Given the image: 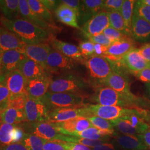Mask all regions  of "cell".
<instances>
[{
    "mask_svg": "<svg viewBox=\"0 0 150 150\" xmlns=\"http://www.w3.org/2000/svg\"><path fill=\"white\" fill-rule=\"evenodd\" d=\"M93 101L104 106H118L125 108H142L150 109V100L144 97L137 96L132 92H118L107 86L97 88L93 96Z\"/></svg>",
    "mask_w": 150,
    "mask_h": 150,
    "instance_id": "6da1fadb",
    "label": "cell"
},
{
    "mask_svg": "<svg viewBox=\"0 0 150 150\" xmlns=\"http://www.w3.org/2000/svg\"><path fill=\"white\" fill-rule=\"evenodd\" d=\"M0 22L4 28L15 33L27 45L47 42L53 35L52 33L22 18L10 20L0 17Z\"/></svg>",
    "mask_w": 150,
    "mask_h": 150,
    "instance_id": "7a4b0ae2",
    "label": "cell"
},
{
    "mask_svg": "<svg viewBox=\"0 0 150 150\" xmlns=\"http://www.w3.org/2000/svg\"><path fill=\"white\" fill-rule=\"evenodd\" d=\"M111 122L122 134H142L150 128V111L142 108H130L127 115Z\"/></svg>",
    "mask_w": 150,
    "mask_h": 150,
    "instance_id": "3957f363",
    "label": "cell"
},
{
    "mask_svg": "<svg viewBox=\"0 0 150 150\" xmlns=\"http://www.w3.org/2000/svg\"><path fill=\"white\" fill-rule=\"evenodd\" d=\"M40 99L45 104L50 112L60 108L82 107L88 105L85 103V97L81 93L47 92Z\"/></svg>",
    "mask_w": 150,
    "mask_h": 150,
    "instance_id": "277c9868",
    "label": "cell"
},
{
    "mask_svg": "<svg viewBox=\"0 0 150 150\" xmlns=\"http://www.w3.org/2000/svg\"><path fill=\"white\" fill-rule=\"evenodd\" d=\"M86 87V83L81 78L71 74H66L52 79L48 92L53 93H74L80 92Z\"/></svg>",
    "mask_w": 150,
    "mask_h": 150,
    "instance_id": "5b68a950",
    "label": "cell"
},
{
    "mask_svg": "<svg viewBox=\"0 0 150 150\" xmlns=\"http://www.w3.org/2000/svg\"><path fill=\"white\" fill-rule=\"evenodd\" d=\"M85 64L92 79L101 83L114 71L110 62L106 57L96 54L87 58Z\"/></svg>",
    "mask_w": 150,
    "mask_h": 150,
    "instance_id": "8992f818",
    "label": "cell"
},
{
    "mask_svg": "<svg viewBox=\"0 0 150 150\" xmlns=\"http://www.w3.org/2000/svg\"><path fill=\"white\" fill-rule=\"evenodd\" d=\"M21 124L26 133L35 135L46 141L61 140L63 135L54 123L45 121L33 123L25 122Z\"/></svg>",
    "mask_w": 150,
    "mask_h": 150,
    "instance_id": "52a82bcc",
    "label": "cell"
},
{
    "mask_svg": "<svg viewBox=\"0 0 150 150\" xmlns=\"http://www.w3.org/2000/svg\"><path fill=\"white\" fill-rule=\"evenodd\" d=\"M75 61L54 48L48 55L46 70L49 74H69L75 67Z\"/></svg>",
    "mask_w": 150,
    "mask_h": 150,
    "instance_id": "ba28073f",
    "label": "cell"
},
{
    "mask_svg": "<svg viewBox=\"0 0 150 150\" xmlns=\"http://www.w3.org/2000/svg\"><path fill=\"white\" fill-rule=\"evenodd\" d=\"M24 110L27 122L33 123L48 121L50 111L40 99L28 97Z\"/></svg>",
    "mask_w": 150,
    "mask_h": 150,
    "instance_id": "9c48e42d",
    "label": "cell"
},
{
    "mask_svg": "<svg viewBox=\"0 0 150 150\" xmlns=\"http://www.w3.org/2000/svg\"><path fill=\"white\" fill-rule=\"evenodd\" d=\"M90 116H97L108 121H114L122 117L129 113L130 108L118 106H104L88 105L87 106Z\"/></svg>",
    "mask_w": 150,
    "mask_h": 150,
    "instance_id": "30bf717a",
    "label": "cell"
},
{
    "mask_svg": "<svg viewBox=\"0 0 150 150\" xmlns=\"http://www.w3.org/2000/svg\"><path fill=\"white\" fill-rule=\"evenodd\" d=\"M2 82L10 91V98L23 94L28 95L27 80L18 69L4 75Z\"/></svg>",
    "mask_w": 150,
    "mask_h": 150,
    "instance_id": "8fae6325",
    "label": "cell"
},
{
    "mask_svg": "<svg viewBox=\"0 0 150 150\" xmlns=\"http://www.w3.org/2000/svg\"><path fill=\"white\" fill-rule=\"evenodd\" d=\"M87 106L55 109L49 113L47 122L54 123H59L79 117H88L89 115Z\"/></svg>",
    "mask_w": 150,
    "mask_h": 150,
    "instance_id": "7c38bea8",
    "label": "cell"
},
{
    "mask_svg": "<svg viewBox=\"0 0 150 150\" xmlns=\"http://www.w3.org/2000/svg\"><path fill=\"white\" fill-rule=\"evenodd\" d=\"M108 27L110 22L108 12L102 11L86 22L81 30L87 38L103 33Z\"/></svg>",
    "mask_w": 150,
    "mask_h": 150,
    "instance_id": "4fadbf2b",
    "label": "cell"
},
{
    "mask_svg": "<svg viewBox=\"0 0 150 150\" xmlns=\"http://www.w3.org/2000/svg\"><path fill=\"white\" fill-rule=\"evenodd\" d=\"M134 48V40L129 38H123L113 42L108 46L105 57L110 62L121 61L126 54Z\"/></svg>",
    "mask_w": 150,
    "mask_h": 150,
    "instance_id": "5bb4252c",
    "label": "cell"
},
{
    "mask_svg": "<svg viewBox=\"0 0 150 150\" xmlns=\"http://www.w3.org/2000/svg\"><path fill=\"white\" fill-rule=\"evenodd\" d=\"M26 45L15 33L0 26V49L2 52L16 50L25 54Z\"/></svg>",
    "mask_w": 150,
    "mask_h": 150,
    "instance_id": "9a60e30c",
    "label": "cell"
},
{
    "mask_svg": "<svg viewBox=\"0 0 150 150\" xmlns=\"http://www.w3.org/2000/svg\"><path fill=\"white\" fill-rule=\"evenodd\" d=\"M52 49V47L47 42L26 45L25 54L28 59L35 61L46 70L47 59Z\"/></svg>",
    "mask_w": 150,
    "mask_h": 150,
    "instance_id": "2e32d148",
    "label": "cell"
},
{
    "mask_svg": "<svg viewBox=\"0 0 150 150\" xmlns=\"http://www.w3.org/2000/svg\"><path fill=\"white\" fill-rule=\"evenodd\" d=\"M54 124L61 134L71 136L92 127L88 118L85 117H79Z\"/></svg>",
    "mask_w": 150,
    "mask_h": 150,
    "instance_id": "e0dca14e",
    "label": "cell"
},
{
    "mask_svg": "<svg viewBox=\"0 0 150 150\" xmlns=\"http://www.w3.org/2000/svg\"><path fill=\"white\" fill-rule=\"evenodd\" d=\"M52 79L50 74L27 81V91L28 97L40 99L48 92Z\"/></svg>",
    "mask_w": 150,
    "mask_h": 150,
    "instance_id": "ac0fdd59",
    "label": "cell"
},
{
    "mask_svg": "<svg viewBox=\"0 0 150 150\" xmlns=\"http://www.w3.org/2000/svg\"><path fill=\"white\" fill-rule=\"evenodd\" d=\"M19 9L20 15L22 18L30 22L38 27L42 28L51 33L59 30L58 27L51 26L44 21L39 16L35 13L30 8L27 0L19 1Z\"/></svg>",
    "mask_w": 150,
    "mask_h": 150,
    "instance_id": "d6986e66",
    "label": "cell"
},
{
    "mask_svg": "<svg viewBox=\"0 0 150 150\" xmlns=\"http://www.w3.org/2000/svg\"><path fill=\"white\" fill-rule=\"evenodd\" d=\"M130 36L133 40L137 42H150V23L134 15Z\"/></svg>",
    "mask_w": 150,
    "mask_h": 150,
    "instance_id": "ffe728a7",
    "label": "cell"
},
{
    "mask_svg": "<svg viewBox=\"0 0 150 150\" xmlns=\"http://www.w3.org/2000/svg\"><path fill=\"white\" fill-rule=\"evenodd\" d=\"M105 1L102 0H84L81 3L78 22L85 24L92 17L103 11Z\"/></svg>",
    "mask_w": 150,
    "mask_h": 150,
    "instance_id": "44dd1931",
    "label": "cell"
},
{
    "mask_svg": "<svg viewBox=\"0 0 150 150\" xmlns=\"http://www.w3.org/2000/svg\"><path fill=\"white\" fill-rule=\"evenodd\" d=\"M48 42L52 48L74 61H82L83 59L78 46L75 45L62 41L57 39L54 35L50 38Z\"/></svg>",
    "mask_w": 150,
    "mask_h": 150,
    "instance_id": "7402d4cb",
    "label": "cell"
},
{
    "mask_svg": "<svg viewBox=\"0 0 150 150\" xmlns=\"http://www.w3.org/2000/svg\"><path fill=\"white\" fill-rule=\"evenodd\" d=\"M26 57L25 54L16 50L2 52L0 66L4 75L18 69L21 62Z\"/></svg>",
    "mask_w": 150,
    "mask_h": 150,
    "instance_id": "603a6c76",
    "label": "cell"
},
{
    "mask_svg": "<svg viewBox=\"0 0 150 150\" xmlns=\"http://www.w3.org/2000/svg\"><path fill=\"white\" fill-rule=\"evenodd\" d=\"M121 61L132 74L150 67V64L142 57L137 48L131 50L123 57Z\"/></svg>",
    "mask_w": 150,
    "mask_h": 150,
    "instance_id": "cb8c5ba5",
    "label": "cell"
},
{
    "mask_svg": "<svg viewBox=\"0 0 150 150\" xmlns=\"http://www.w3.org/2000/svg\"><path fill=\"white\" fill-rule=\"evenodd\" d=\"M18 70L21 72L27 81L48 74L40 64L27 57L21 62Z\"/></svg>",
    "mask_w": 150,
    "mask_h": 150,
    "instance_id": "d4e9b609",
    "label": "cell"
},
{
    "mask_svg": "<svg viewBox=\"0 0 150 150\" xmlns=\"http://www.w3.org/2000/svg\"><path fill=\"white\" fill-rule=\"evenodd\" d=\"M102 85L107 86L118 92L130 93V86L128 80L123 76L115 70L107 79L103 81Z\"/></svg>",
    "mask_w": 150,
    "mask_h": 150,
    "instance_id": "484cf974",
    "label": "cell"
},
{
    "mask_svg": "<svg viewBox=\"0 0 150 150\" xmlns=\"http://www.w3.org/2000/svg\"><path fill=\"white\" fill-rule=\"evenodd\" d=\"M113 137L118 145L125 150H146L148 149L138 134H115Z\"/></svg>",
    "mask_w": 150,
    "mask_h": 150,
    "instance_id": "4316f807",
    "label": "cell"
},
{
    "mask_svg": "<svg viewBox=\"0 0 150 150\" xmlns=\"http://www.w3.org/2000/svg\"><path fill=\"white\" fill-rule=\"evenodd\" d=\"M55 15L59 22L70 27L81 30L78 22V15L75 10L60 3L55 9Z\"/></svg>",
    "mask_w": 150,
    "mask_h": 150,
    "instance_id": "83f0119b",
    "label": "cell"
},
{
    "mask_svg": "<svg viewBox=\"0 0 150 150\" xmlns=\"http://www.w3.org/2000/svg\"><path fill=\"white\" fill-rule=\"evenodd\" d=\"M0 121L3 123L18 125L26 121L24 109H17L12 107L6 108L0 113Z\"/></svg>",
    "mask_w": 150,
    "mask_h": 150,
    "instance_id": "f1b7e54d",
    "label": "cell"
},
{
    "mask_svg": "<svg viewBox=\"0 0 150 150\" xmlns=\"http://www.w3.org/2000/svg\"><path fill=\"white\" fill-rule=\"evenodd\" d=\"M30 8L35 13L39 16L44 21L49 25L57 27L53 20V18L51 11L44 6L39 0H28L27 1Z\"/></svg>",
    "mask_w": 150,
    "mask_h": 150,
    "instance_id": "f546056e",
    "label": "cell"
},
{
    "mask_svg": "<svg viewBox=\"0 0 150 150\" xmlns=\"http://www.w3.org/2000/svg\"><path fill=\"white\" fill-rule=\"evenodd\" d=\"M0 11L6 18L12 20L20 16L18 0H0Z\"/></svg>",
    "mask_w": 150,
    "mask_h": 150,
    "instance_id": "4dcf8cb0",
    "label": "cell"
},
{
    "mask_svg": "<svg viewBox=\"0 0 150 150\" xmlns=\"http://www.w3.org/2000/svg\"><path fill=\"white\" fill-rule=\"evenodd\" d=\"M135 2L136 1L134 0L124 1L121 10L120 11L125 23L127 32L129 36H130L132 18L134 16V8Z\"/></svg>",
    "mask_w": 150,
    "mask_h": 150,
    "instance_id": "1f68e13d",
    "label": "cell"
},
{
    "mask_svg": "<svg viewBox=\"0 0 150 150\" xmlns=\"http://www.w3.org/2000/svg\"><path fill=\"white\" fill-rule=\"evenodd\" d=\"M110 26L128 36L126 25L120 12H108Z\"/></svg>",
    "mask_w": 150,
    "mask_h": 150,
    "instance_id": "d6a6232c",
    "label": "cell"
},
{
    "mask_svg": "<svg viewBox=\"0 0 150 150\" xmlns=\"http://www.w3.org/2000/svg\"><path fill=\"white\" fill-rule=\"evenodd\" d=\"M46 140L26 133L21 143L28 150H43V145Z\"/></svg>",
    "mask_w": 150,
    "mask_h": 150,
    "instance_id": "836d02e7",
    "label": "cell"
},
{
    "mask_svg": "<svg viewBox=\"0 0 150 150\" xmlns=\"http://www.w3.org/2000/svg\"><path fill=\"white\" fill-rule=\"evenodd\" d=\"M16 125L3 123L0 121V146L12 144V135Z\"/></svg>",
    "mask_w": 150,
    "mask_h": 150,
    "instance_id": "e575fe53",
    "label": "cell"
},
{
    "mask_svg": "<svg viewBox=\"0 0 150 150\" xmlns=\"http://www.w3.org/2000/svg\"><path fill=\"white\" fill-rule=\"evenodd\" d=\"M87 118H88L92 126L93 127L101 130H115L114 127L110 121H108L97 116H90Z\"/></svg>",
    "mask_w": 150,
    "mask_h": 150,
    "instance_id": "d590c367",
    "label": "cell"
},
{
    "mask_svg": "<svg viewBox=\"0 0 150 150\" xmlns=\"http://www.w3.org/2000/svg\"><path fill=\"white\" fill-rule=\"evenodd\" d=\"M134 15L150 23V6L141 4L136 1L134 8Z\"/></svg>",
    "mask_w": 150,
    "mask_h": 150,
    "instance_id": "8d00e7d4",
    "label": "cell"
},
{
    "mask_svg": "<svg viewBox=\"0 0 150 150\" xmlns=\"http://www.w3.org/2000/svg\"><path fill=\"white\" fill-rule=\"evenodd\" d=\"M10 98V92L2 82H0V113L7 108Z\"/></svg>",
    "mask_w": 150,
    "mask_h": 150,
    "instance_id": "74e56055",
    "label": "cell"
},
{
    "mask_svg": "<svg viewBox=\"0 0 150 150\" xmlns=\"http://www.w3.org/2000/svg\"><path fill=\"white\" fill-rule=\"evenodd\" d=\"M28 97V95L23 94L10 98L8 103L7 108L12 107L17 109H24Z\"/></svg>",
    "mask_w": 150,
    "mask_h": 150,
    "instance_id": "f35d334b",
    "label": "cell"
},
{
    "mask_svg": "<svg viewBox=\"0 0 150 150\" xmlns=\"http://www.w3.org/2000/svg\"><path fill=\"white\" fill-rule=\"evenodd\" d=\"M78 47L83 57L88 58L95 54V43H92L90 41L81 42Z\"/></svg>",
    "mask_w": 150,
    "mask_h": 150,
    "instance_id": "ab89813d",
    "label": "cell"
},
{
    "mask_svg": "<svg viewBox=\"0 0 150 150\" xmlns=\"http://www.w3.org/2000/svg\"><path fill=\"white\" fill-rule=\"evenodd\" d=\"M103 33L112 43L127 36L122 32H120L110 26L107 28L103 31Z\"/></svg>",
    "mask_w": 150,
    "mask_h": 150,
    "instance_id": "60d3db41",
    "label": "cell"
},
{
    "mask_svg": "<svg viewBox=\"0 0 150 150\" xmlns=\"http://www.w3.org/2000/svg\"><path fill=\"white\" fill-rule=\"evenodd\" d=\"M123 2V0H106L104 3L103 11L120 12Z\"/></svg>",
    "mask_w": 150,
    "mask_h": 150,
    "instance_id": "b9f144b4",
    "label": "cell"
},
{
    "mask_svg": "<svg viewBox=\"0 0 150 150\" xmlns=\"http://www.w3.org/2000/svg\"><path fill=\"white\" fill-rule=\"evenodd\" d=\"M43 150H67L63 141H46L43 145Z\"/></svg>",
    "mask_w": 150,
    "mask_h": 150,
    "instance_id": "7bdbcfd3",
    "label": "cell"
},
{
    "mask_svg": "<svg viewBox=\"0 0 150 150\" xmlns=\"http://www.w3.org/2000/svg\"><path fill=\"white\" fill-rule=\"evenodd\" d=\"M26 132L22 127L21 124L16 125L13 129L12 135V144L21 143L24 139Z\"/></svg>",
    "mask_w": 150,
    "mask_h": 150,
    "instance_id": "ee69618b",
    "label": "cell"
},
{
    "mask_svg": "<svg viewBox=\"0 0 150 150\" xmlns=\"http://www.w3.org/2000/svg\"><path fill=\"white\" fill-rule=\"evenodd\" d=\"M86 38H87L88 41H91L92 43L95 44H100L107 47H108L112 43V42L103 35V33L93 36H88Z\"/></svg>",
    "mask_w": 150,
    "mask_h": 150,
    "instance_id": "f6af8a7d",
    "label": "cell"
},
{
    "mask_svg": "<svg viewBox=\"0 0 150 150\" xmlns=\"http://www.w3.org/2000/svg\"><path fill=\"white\" fill-rule=\"evenodd\" d=\"M134 76L141 82L150 83V67L146 68L144 70L133 74Z\"/></svg>",
    "mask_w": 150,
    "mask_h": 150,
    "instance_id": "bcb514c9",
    "label": "cell"
},
{
    "mask_svg": "<svg viewBox=\"0 0 150 150\" xmlns=\"http://www.w3.org/2000/svg\"><path fill=\"white\" fill-rule=\"evenodd\" d=\"M138 49L142 57L150 64V42L144 43Z\"/></svg>",
    "mask_w": 150,
    "mask_h": 150,
    "instance_id": "7dc6e473",
    "label": "cell"
},
{
    "mask_svg": "<svg viewBox=\"0 0 150 150\" xmlns=\"http://www.w3.org/2000/svg\"><path fill=\"white\" fill-rule=\"evenodd\" d=\"M59 2L60 3L67 6L68 7L75 10L79 17L81 1L79 0H62L60 1Z\"/></svg>",
    "mask_w": 150,
    "mask_h": 150,
    "instance_id": "c3c4849f",
    "label": "cell"
},
{
    "mask_svg": "<svg viewBox=\"0 0 150 150\" xmlns=\"http://www.w3.org/2000/svg\"><path fill=\"white\" fill-rule=\"evenodd\" d=\"M63 142L67 150H92L89 147L79 144L66 142L64 141Z\"/></svg>",
    "mask_w": 150,
    "mask_h": 150,
    "instance_id": "681fc988",
    "label": "cell"
},
{
    "mask_svg": "<svg viewBox=\"0 0 150 150\" xmlns=\"http://www.w3.org/2000/svg\"><path fill=\"white\" fill-rule=\"evenodd\" d=\"M0 150H28L22 143H13L0 146Z\"/></svg>",
    "mask_w": 150,
    "mask_h": 150,
    "instance_id": "f907efd6",
    "label": "cell"
},
{
    "mask_svg": "<svg viewBox=\"0 0 150 150\" xmlns=\"http://www.w3.org/2000/svg\"><path fill=\"white\" fill-rule=\"evenodd\" d=\"M108 47L100 44H95V54L105 57L107 53Z\"/></svg>",
    "mask_w": 150,
    "mask_h": 150,
    "instance_id": "816d5d0a",
    "label": "cell"
},
{
    "mask_svg": "<svg viewBox=\"0 0 150 150\" xmlns=\"http://www.w3.org/2000/svg\"><path fill=\"white\" fill-rule=\"evenodd\" d=\"M148 149H150V128L142 134H138Z\"/></svg>",
    "mask_w": 150,
    "mask_h": 150,
    "instance_id": "f5cc1de1",
    "label": "cell"
},
{
    "mask_svg": "<svg viewBox=\"0 0 150 150\" xmlns=\"http://www.w3.org/2000/svg\"><path fill=\"white\" fill-rule=\"evenodd\" d=\"M92 150H116L112 144L105 142L96 146L92 149Z\"/></svg>",
    "mask_w": 150,
    "mask_h": 150,
    "instance_id": "db71d44e",
    "label": "cell"
},
{
    "mask_svg": "<svg viewBox=\"0 0 150 150\" xmlns=\"http://www.w3.org/2000/svg\"><path fill=\"white\" fill-rule=\"evenodd\" d=\"M41 2L43 4L44 6L48 9V10H53L54 7L56 6L58 1H52V0H41Z\"/></svg>",
    "mask_w": 150,
    "mask_h": 150,
    "instance_id": "11a10c76",
    "label": "cell"
},
{
    "mask_svg": "<svg viewBox=\"0 0 150 150\" xmlns=\"http://www.w3.org/2000/svg\"><path fill=\"white\" fill-rule=\"evenodd\" d=\"M139 2L144 5L150 6V0H139Z\"/></svg>",
    "mask_w": 150,
    "mask_h": 150,
    "instance_id": "9f6ffc18",
    "label": "cell"
},
{
    "mask_svg": "<svg viewBox=\"0 0 150 150\" xmlns=\"http://www.w3.org/2000/svg\"><path fill=\"white\" fill-rule=\"evenodd\" d=\"M146 88L147 89V91H148L150 95V83L146 84Z\"/></svg>",
    "mask_w": 150,
    "mask_h": 150,
    "instance_id": "6f0895ef",
    "label": "cell"
},
{
    "mask_svg": "<svg viewBox=\"0 0 150 150\" xmlns=\"http://www.w3.org/2000/svg\"><path fill=\"white\" fill-rule=\"evenodd\" d=\"M2 52L1 51V49H0V66H1V57H2ZM1 67V66H0Z\"/></svg>",
    "mask_w": 150,
    "mask_h": 150,
    "instance_id": "680465c9",
    "label": "cell"
},
{
    "mask_svg": "<svg viewBox=\"0 0 150 150\" xmlns=\"http://www.w3.org/2000/svg\"><path fill=\"white\" fill-rule=\"evenodd\" d=\"M3 75H4V74H3L2 71L1 70V67H0V77L2 76H3Z\"/></svg>",
    "mask_w": 150,
    "mask_h": 150,
    "instance_id": "91938a15",
    "label": "cell"
},
{
    "mask_svg": "<svg viewBox=\"0 0 150 150\" xmlns=\"http://www.w3.org/2000/svg\"><path fill=\"white\" fill-rule=\"evenodd\" d=\"M3 76H4V75H3ZM3 76H2L0 77V82H1V81H2V79H3Z\"/></svg>",
    "mask_w": 150,
    "mask_h": 150,
    "instance_id": "94428289",
    "label": "cell"
}]
</instances>
